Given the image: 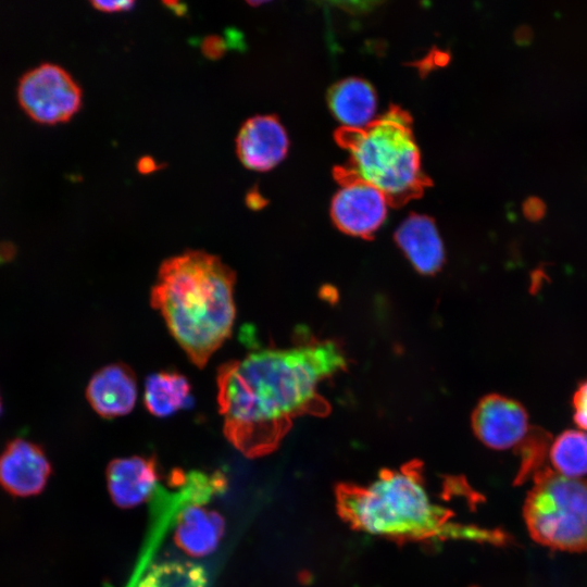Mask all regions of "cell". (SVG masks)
<instances>
[{
    "mask_svg": "<svg viewBox=\"0 0 587 587\" xmlns=\"http://www.w3.org/2000/svg\"><path fill=\"white\" fill-rule=\"evenodd\" d=\"M346 365L337 342L317 339L223 363L216 385L225 437L248 458L274 451L292 421L319 402L321 385Z\"/></svg>",
    "mask_w": 587,
    "mask_h": 587,
    "instance_id": "obj_1",
    "label": "cell"
},
{
    "mask_svg": "<svg viewBox=\"0 0 587 587\" xmlns=\"http://www.w3.org/2000/svg\"><path fill=\"white\" fill-rule=\"evenodd\" d=\"M336 507L352 528L388 539L496 546L511 541L503 530L457 520V513L440 500L415 463L384 470L365 484L337 487Z\"/></svg>",
    "mask_w": 587,
    "mask_h": 587,
    "instance_id": "obj_2",
    "label": "cell"
},
{
    "mask_svg": "<svg viewBox=\"0 0 587 587\" xmlns=\"http://www.w3.org/2000/svg\"><path fill=\"white\" fill-rule=\"evenodd\" d=\"M235 272L218 257L188 250L161 263L151 289L171 335L198 367L230 336Z\"/></svg>",
    "mask_w": 587,
    "mask_h": 587,
    "instance_id": "obj_3",
    "label": "cell"
},
{
    "mask_svg": "<svg viewBox=\"0 0 587 587\" xmlns=\"http://www.w3.org/2000/svg\"><path fill=\"white\" fill-rule=\"evenodd\" d=\"M335 138L350 154L346 167L378 188L392 207L421 197L430 184L422 168L412 118L397 105L363 128H339Z\"/></svg>",
    "mask_w": 587,
    "mask_h": 587,
    "instance_id": "obj_4",
    "label": "cell"
},
{
    "mask_svg": "<svg viewBox=\"0 0 587 587\" xmlns=\"http://www.w3.org/2000/svg\"><path fill=\"white\" fill-rule=\"evenodd\" d=\"M533 482L523 505L533 540L553 550L587 551V479L546 467Z\"/></svg>",
    "mask_w": 587,
    "mask_h": 587,
    "instance_id": "obj_5",
    "label": "cell"
},
{
    "mask_svg": "<svg viewBox=\"0 0 587 587\" xmlns=\"http://www.w3.org/2000/svg\"><path fill=\"white\" fill-rule=\"evenodd\" d=\"M17 100L25 113L40 124L53 125L71 120L80 109L83 91L61 65L43 62L18 79Z\"/></svg>",
    "mask_w": 587,
    "mask_h": 587,
    "instance_id": "obj_6",
    "label": "cell"
},
{
    "mask_svg": "<svg viewBox=\"0 0 587 587\" xmlns=\"http://www.w3.org/2000/svg\"><path fill=\"white\" fill-rule=\"evenodd\" d=\"M335 178L340 185L330 204L336 227L350 236L372 237L386 220V196L346 166L335 168Z\"/></svg>",
    "mask_w": 587,
    "mask_h": 587,
    "instance_id": "obj_7",
    "label": "cell"
},
{
    "mask_svg": "<svg viewBox=\"0 0 587 587\" xmlns=\"http://www.w3.org/2000/svg\"><path fill=\"white\" fill-rule=\"evenodd\" d=\"M472 428L477 439L494 450L516 447L527 434L524 405L507 396L489 394L473 410Z\"/></svg>",
    "mask_w": 587,
    "mask_h": 587,
    "instance_id": "obj_8",
    "label": "cell"
},
{
    "mask_svg": "<svg viewBox=\"0 0 587 587\" xmlns=\"http://www.w3.org/2000/svg\"><path fill=\"white\" fill-rule=\"evenodd\" d=\"M51 470L40 446L15 438L0 454V486L15 497L36 496L45 489Z\"/></svg>",
    "mask_w": 587,
    "mask_h": 587,
    "instance_id": "obj_9",
    "label": "cell"
},
{
    "mask_svg": "<svg viewBox=\"0 0 587 587\" xmlns=\"http://www.w3.org/2000/svg\"><path fill=\"white\" fill-rule=\"evenodd\" d=\"M235 142L241 164L258 172L270 171L279 164L289 147L286 129L273 114L248 118L238 130Z\"/></svg>",
    "mask_w": 587,
    "mask_h": 587,
    "instance_id": "obj_10",
    "label": "cell"
},
{
    "mask_svg": "<svg viewBox=\"0 0 587 587\" xmlns=\"http://www.w3.org/2000/svg\"><path fill=\"white\" fill-rule=\"evenodd\" d=\"M90 407L100 416L114 419L128 414L137 400V380L125 364L114 363L101 367L86 388Z\"/></svg>",
    "mask_w": 587,
    "mask_h": 587,
    "instance_id": "obj_11",
    "label": "cell"
},
{
    "mask_svg": "<svg viewBox=\"0 0 587 587\" xmlns=\"http://www.w3.org/2000/svg\"><path fill=\"white\" fill-rule=\"evenodd\" d=\"M160 478L157 462L149 457H127L112 460L107 469L108 489L121 508L137 507L152 495Z\"/></svg>",
    "mask_w": 587,
    "mask_h": 587,
    "instance_id": "obj_12",
    "label": "cell"
},
{
    "mask_svg": "<svg viewBox=\"0 0 587 587\" xmlns=\"http://www.w3.org/2000/svg\"><path fill=\"white\" fill-rule=\"evenodd\" d=\"M395 239L416 272L433 275L442 267L444 242L430 217L421 214L409 215L398 226Z\"/></svg>",
    "mask_w": 587,
    "mask_h": 587,
    "instance_id": "obj_13",
    "label": "cell"
},
{
    "mask_svg": "<svg viewBox=\"0 0 587 587\" xmlns=\"http://www.w3.org/2000/svg\"><path fill=\"white\" fill-rule=\"evenodd\" d=\"M224 519L198 503L187 505L178 515L174 533L176 545L191 557L213 552L224 533Z\"/></svg>",
    "mask_w": 587,
    "mask_h": 587,
    "instance_id": "obj_14",
    "label": "cell"
},
{
    "mask_svg": "<svg viewBox=\"0 0 587 587\" xmlns=\"http://www.w3.org/2000/svg\"><path fill=\"white\" fill-rule=\"evenodd\" d=\"M328 105L335 117L347 128H363L375 120L376 93L361 78H346L328 91Z\"/></svg>",
    "mask_w": 587,
    "mask_h": 587,
    "instance_id": "obj_15",
    "label": "cell"
},
{
    "mask_svg": "<svg viewBox=\"0 0 587 587\" xmlns=\"http://www.w3.org/2000/svg\"><path fill=\"white\" fill-rule=\"evenodd\" d=\"M143 401L151 414L166 417L191 404V387L187 377L178 372L152 373L146 378Z\"/></svg>",
    "mask_w": 587,
    "mask_h": 587,
    "instance_id": "obj_16",
    "label": "cell"
},
{
    "mask_svg": "<svg viewBox=\"0 0 587 587\" xmlns=\"http://www.w3.org/2000/svg\"><path fill=\"white\" fill-rule=\"evenodd\" d=\"M549 455L557 473L572 478L587 475V433L564 430L551 444Z\"/></svg>",
    "mask_w": 587,
    "mask_h": 587,
    "instance_id": "obj_17",
    "label": "cell"
},
{
    "mask_svg": "<svg viewBox=\"0 0 587 587\" xmlns=\"http://www.w3.org/2000/svg\"><path fill=\"white\" fill-rule=\"evenodd\" d=\"M204 569L188 561H166L153 564L136 587H207Z\"/></svg>",
    "mask_w": 587,
    "mask_h": 587,
    "instance_id": "obj_18",
    "label": "cell"
},
{
    "mask_svg": "<svg viewBox=\"0 0 587 587\" xmlns=\"http://www.w3.org/2000/svg\"><path fill=\"white\" fill-rule=\"evenodd\" d=\"M552 444L551 435L544 428L529 427L522 441L515 447L520 458L515 485H522L548 467L546 461Z\"/></svg>",
    "mask_w": 587,
    "mask_h": 587,
    "instance_id": "obj_19",
    "label": "cell"
},
{
    "mask_svg": "<svg viewBox=\"0 0 587 587\" xmlns=\"http://www.w3.org/2000/svg\"><path fill=\"white\" fill-rule=\"evenodd\" d=\"M572 405L575 424L587 430V379L578 384L572 398Z\"/></svg>",
    "mask_w": 587,
    "mask_h": 587,
    "instance_id": "obj_20",
    "label": "cell"
},
{
    "mask_svg": "<svg viewBox=\"0 0 587 587\" xmlns=\"http://www.w3.org/2000/svg\"><path fill=\"white\" fill-rule=\"evenodd\" d=\"M227 50V42L218 35H209L201 42V51L210 60L221 59Z\"/></svg>",
    "mask_w": 587,
    "mask_h": 587,
    "instance_id": "obj_21",
    "label": "cell"
},
{
    "mask_svg": "<svg viewBox=\"0 0 587 587\" xmlns=\"http://www.w3.org/2000/svg\"><path fill=\"white\" fill-rule=\"evenodd\" d=\"M546 212L544 201L538 197H529L523 202V213L530 221L540 220Z\"/></svg>",
    "mask_w": 587,
    "mask_h": 587,
    "instance_id": "obj_22",
    "label": "cell"
},
{
    "mask_svg": "<svg viewBox=\"0 0 587 587\" xmlns=\"http://www.w3.org/2000/svg\"><path fill=\"white\" fill-rule=\"evenodd\" d=\"M91 7L96 10L107 12V13H113V12H121V11H127L133 9L135 5L134 1H91Z\"/></svg>",
    "mask_w": 587,
    "mask_h": 587,
    "instance_id": "obj_23",
    "label": "cell"
},
{
    "mask_svg": "<svg viewBox=\"0 0 587 587\" xmlns=\"http://www.w3.org/2000/svg\"><path fill=\"white\" fill-rule=\"evenodd\" d=\"M159 168V164L151 157H142L137 162V170L141 174H149Z\"/></svg>",
    "mask_w": 587,
    "mask_h": 587,
    "instance_id": "obj_24",
    "label": "cell"
},
{
    "mask_svg": "<svg viewBox=\"0 0 587 587\" xmlns=\"http://www.w3.org/2000/svg\"><path fill=\"white\" fill-rule=\"evenodd\" d=\"M246 203L252 210H259L265 205V199L258 190L251 189L247 192Z\"/></svg>",
    "mask_w": 587,
    "mask_h": 587,
    "instance_id": "obj_25",
    "label": "cell"
},
{
    "mask_svg": "<svg viewBox=\"0 0 587 587\" xmlns=\"http://www.w3.org/2000/svg\"><path fill=\"white\" fill-rule=\"evenodd\" d=\"M533 38V32L530 27L526 25L520 26L515 32V40L525 45L528 43Z\"/></svg>",
    "mask_w": 587,
    "mask_h": 587,
    "instance_id": "obj_26",
    "label": "cell"
},
{
    "mask_svg": "<svg viewBox=\"0 0 587 587\" xmlns=\"http://www.w3.org/2000/svg\"><path fill=\"white\" fill-rule=\"evenodd\" d=\"M15 252L14 246L11 242H2L0 245V259L5 260L13 255Z\"/></svg>",
    "mask_w": 587,
    "mask_h": 587,
    "instance_id": "obj_27",
    "label": "cell"
},
{
    "mask_svg": "<svg viewBox=\"0 0 587 587\" xmlns=\"http://www.w3.org/2000/svg\"><path fill=\"white\" fill-rule=\"evenodd\" d=\"M163 4L173 10L177 15H184L187 11L186 5L180 2L165 1Z\"/></svg>",
    "mask_w": 587,
    "mask_h": 587,
    "instance_id": "obj_28",
    "label": "cell"
},
{
    "mask_svg": "<svg viewBox=\"0 0 587 587\" xmlns=\"http://www.w3.org/2000/svg\"><path fill=\"white\" fill-rule=\"evenodd\" d=\"M0 412H1V400H0Z\"/></svg>",
    "mask_w": 587,
    "mask_h": 587,
    "instance_id": "obj_29",
    "label": "cell"
}]
</instances>
